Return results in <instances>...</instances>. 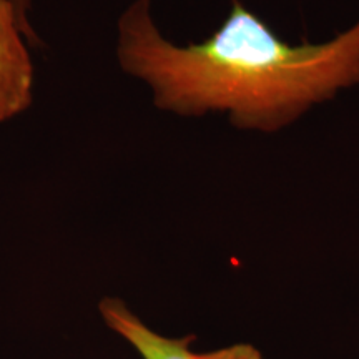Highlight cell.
Segmentation results:
<instances>
[{
	"label": "cell",
	"instance_id": "obj_1",
	"mask_svg": "<svg viewBox=\"0 0 359 359\" xmlns=\"http://www.w3.org/2000/svg\"><path fill=\"white\" fill-rule=\"evenodd\" d=\"M116 60L150 88L156 109L276 133L359 87V19L325 42L290 43L235 2L208 39L178 45L155 24L150 0H133L116 24Z\"/></svg>",
	"mask_w": 359,
	"mask_h": 359
},
{
	"label": "cell",
	"instance_id": "obj_3",
	"mask_svg": "<svg viewBox=\"0 0 359 359\" xmlns=\"http://www.w3.org/2000/svg\"><path fill=\"white\" fill-rule=\"evenodd\" d=\"M27 29L12 0H0V123L20 115L34 98V65Z\"/></svg>",
	"mask_w": 359,
	"mask_h": 359
},
{
	"label": "cell",
	"instance_id": "obj_4",
	"mask_svg": "<svg viewBox=\"0 0 359 359\" xmlns=\"http://www.w3.org/2000/svg\"><path fill=\"white\" fill-rule=\"evenodd\" d=\"M12 4H13V7L17 8V12H19L20 19L25 24L27 29H30L29 15H27V13H29V8H30V0H12ZM30 30H32V29H30Z\"/></svg>",
	"mask_w": 359,
	"mask_h": 359
},
{
	"label": "cell",
	"instance_id": "obj_2",
	"mask_svg": "<svg viewBox=\"0 0 359 359\" xmlns=\"http://www.w3.org/2000/svg\"><path fill=\"white\" fill-rule=\"evenodd\" d=\"M102 320L123 338L143 359H263L251 344H233L210 353H195L190 339H175L156 333L118 298H105L98 304Z\"/></svg>",
	"mask_w": 359,
	"mask_h": 359
}]
</instances>
